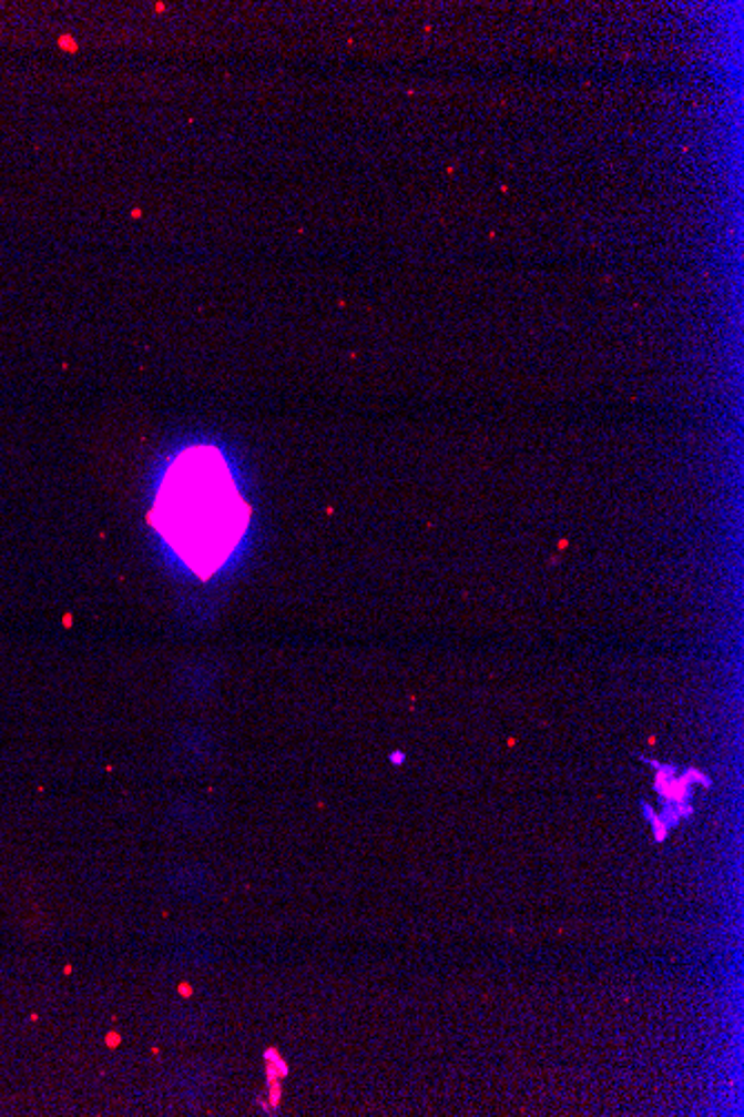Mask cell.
Wrapping results in <instances>:
<instances>
[{
	"mask_svg": "<svg viewBox=\"0 0 744 1117\" xmlns=\"http://www.w3.org/2000/svg\"><path fill=\"white\" fill-rule=\"evenodd\" d=\"M152 520L179 576L210 582L241 547L247 507L221 454L190 446L163 471Z\"/></svg>",
	"mask_w": 744,
	"mask_h": 1117,
	"instance_id": "6da1fadb",
	"label": "cell"
}]
</instances>
